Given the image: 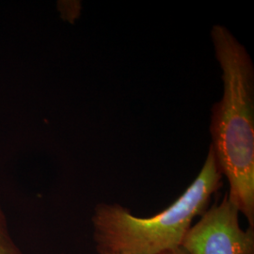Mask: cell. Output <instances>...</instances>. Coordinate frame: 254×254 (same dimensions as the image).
I'll list each match as a JSON object with an SVG mask.
<instances>
[{
	"instance_id": "6da1fadb",
	"label": "cell",
	"mask_w": 254,
	"mask_h": 254,
	"mask_svg": "<svg viewBox=\"0 0 254 254\" xmlns=\"http://www.w3.org/2000/svg\"><path fill=\"white\" fill-rule=\"evenodd\" d=\"M223 96L212 109L211 148L227 178L228 199L254 227V69L245 47L223 26L212 28Z\"/></svg>"
},
{
	"instance_id": "7a4b0ae2",
	"label": "cell",
	"mask_w": 254,
	"mask_h": 254,
	"mask_svg": "<svg viewBox=\"0 0 254 254\" xmlns=\"http://www.w3.org/2000/svg\"><path fill=\"white\" fill-rule=\"evenodd\" d=\"M222 186L212 148L202 169L181 196L159 214L138 218L119 204L101 203L92 217L98 251L121 254H166L180 249L193 219L206 211Z\"/></svg>"
},
{
	"instance_id": "3957f363",
	"label": "cell",
	"mask_w": 254,
	"mask_h": 254,
	"mask_svg": "<svg viewBox=\"0 0 254 254\" xmlns=\"http://www.w3.org/2000/svg\"><path fill=\"white\" fill-rule=\"evenodd\" d=\"M238 215V209L226 194L191 226L182 249L188 254H254V228L244 231Z\"/></svg>"
},
{
	"instance_id": "277c9868",
	"label": "cell",
	"mask_w": 254,
	"mask_h": 254,
	"mask_svg": "<svg viewBox=\"0 0 254 254\" xmlns=\"http://www.w3.org/2000/svg\"><path fill=\"white\" fill-rule=\"evenodd\" d=\"M0 254H23L9 235L7 219L0 207Z\"/></svg>"
},
{
	"instance_id": "5b68a950",
	"label": "cell",
	"mask_w": 254,
	"mask_h": 254,
	"mask_svg": "<svg viewBox=\"0 0 254 254\" xmlns=\"http://www.w3.org/2000/svg\"><path fill=\"white\" fill-rule=\"evenodd\" d=\"M99 254H114V253H109V252H105V251H98ZM188 254L182 248L176 250V251H173L172 253H169V254Z\"/></svg>"
}]
</instances>
